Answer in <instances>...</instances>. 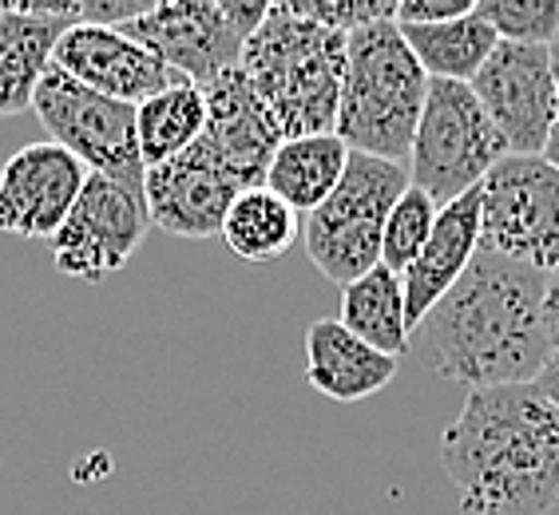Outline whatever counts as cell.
<instances>
[{
  "instance_id": "13",
  "label": "cell",
  "mask_w": 559,
  "mask_h": 515,
  "mask_svg": "<svg viewBox=\"0 0 559 515\" xmlns=\"http://www.w3.org/2000/svg\"><path fill=\"white\" fill-rule=\"evenodd\" d=\"M250 191L238 175H230L218 159H211L199 143L183 151L179 159L151 167L143 179L151 226L175 238H218L223 235L226 211L235 199Z\"/></svg>"
},
{
  "instance_id": "15",
  "label": "cell",
  "mask_w": 559,
  "mask_h": 515,
  "mask_svg": "<svg viewBox=\"0 0 559 515\" xmlns=\"http://www.w3.org/2000/svg\"><path fill=\"white\" fill-rule=\"evenodd\" d=\"M52 68L119 104H143L163 87L183 84L147 48L128 40L119 28H99V24H72L56 44Z\"/></svg>"
},
{
  "instance_id": "7",
  "label": "cell",
  "mask_w": 559,
  "mask_h": 515,
  "mask_svg": "<svg viewBox=\"0 0 559 515\" xmlns=\"http://www.w3.org/2000/svg\"><path fill=\"white\" fill-rule=\"evenodd\" d=\"M270 4L235 0H159L143 16L119 24V33L147 48L183 84L206 87L223 72L238 68L247 40L262 28Z\"/></svg>"
},
{
  "instance_id": "25",
  "label": "cell",
  "mask_w": 559,
  "mask_h": 515,
  "mask_svg": "<svg viewBox=\"0 0 559 515\" xmlns=\"http://www.w3.org/2000/svg\"><path fill=\"white\" fill-rule=\"evenodd\" d=\"M476 12L504 44L551 48L559 40V0H480Z\"/></svg>"
},
{
  "instance_id": "16",
  "label": "cell",
  "mask_w": 559,
  "mask_h": 515,
  "mask_svg": "<svg viewBox=\"0 0 559 515\" xmlns=\"http://www.w3.org/2000/svg\"><path fill=\"white\" fill-rule=\"evenodd\" d=\"M72 24H80V4L0 0V119L33 108L36 84Z\"/></svg>"
},
{
  "instance_id": "29",
  "label": "cell",
  "mask_w": 559,
  "mask_h": 515,
  "mask_svg": "<svg viewBox=\"0 0 559 515\" xmlns=\"http://www.w3.org/2000/svg\"><path fill=\"white\" fill-rule=\"evenodd\" d=\"M532 388H536L539 397L548 400V405L559 412V349H556V354H548V361H544V369L536 373Z\"/></svg>"
},
{
  "instance_id": "20",
  "label": "cell",
  "mask_w": 559,
  "mask_h": 515,
  "mask_svg": "<svg viewBox=\"0 0 559 515\" xmlns=\"http://www.w3.org/2000/svg\"><path fill=\"white\" fill-rule=\"evenodd\" d=\"M337 322L354 333V337L373 345L377 354L393 357V361L409 354L413 330H409V318H405V286H401V274H393L385 266H373L369 274L349 282L342 290Z\"/></svg>"
},
{
  "instance_id": "26",
  "label": "cell",
  "mask_w": 559,
  "mask_h": 515,
  "mask_svg": "<svg viewBox=\"0 0 559 515\" xmlns=\"http://www.w3.org/2000/svg\"><path fill=\"white\" fill-rule=\"evenodd\" d=\"M294 16L301 21H313L330 28V33H357V28H369V24L381 21H397V4H334V0H286Z\"/></svg>"
},
{
  "instance_id": "22",
  "label": "cell",
  "mask_w": 559,
  "mask_h": 515,
  "mask_svg": "<svg viewBox=\"0 0 559 515\" xmlns=\"http://www.w3.org/2000/svg\"><path fill=\"white\" fill-rule=\"evenodd\" d=\"M218 238H223L226 250L238 262H250V266L278 262L301 238V215L294 206L282 203L274 191H266V187H250L226 211L223 235Z\"/></svg>"
},
{
  "instance_id": "5",
  "label": "cell",
  "mask_w": 559,
  "mask_h": 515,
  "mask_svg": "<svg viewBox=\"0 0 559 515\" xmlns=\"http://www.w3.org/2000/svg\"><path fill=\"white\" fill-rule=\"evenodd\" d=\"M409 167L377 155L349 151L342 183L318 211L301 218V247L318 274L334 286H349L373 266H381V238L389 211L409 191Z\"/></svg>"
},
{
  "instance_id": "24",
  "label": "cell",
  "mask_w": 559,
  "mask_h": 515,
  "mask_svg": "<svg viewBox=\"0 0 559 515\" xmlns=\"http://www.w3.org/2000/svg\"><path fill=\"white\" fill-rule=\"evenodd\" d=\"M437 211L441 206L432 203L420 187H409V191L401 194L397 206L389 211L385 238H381V266L393 270V274H405L413 266V258L420 254V247L429 242Z\"/></svg>"
},
{
  "instance_id": "12",
  "label": "cell",
  "mask_w": 559,
  "mask_h": 515,
  "mask_svg": "<svg viewBox=\"0 0 559 515\" xmlns=\"http://www.w3.org/2000/svg\"><path fill=\"white\" fill-rule=\"evenodd\" d=\"M87 167L60 143H28L0 167V235L48 238L64 226Z\"/></svg>"
},
{
  "instance_id": "19",
  "label": "cell",
  "mask_w": 559,
  "mask_h": 515,
  "mask_svg": "<svg viewBox=\"0 0 559 515\" xmlns=\"http://www.w3.org/2000/svg\"><path fill=\"white\" fill-rule=\"evenodd\" d=\"M345 163H349V147L330 135H298V140H282L274 151V159L266 167V191H274L286 206H294L298 215H310L334 194L342 183Z\"/></svg>"
},
{
  "instance_id": "28",
  "label": "cell",
  "mask_w": 559,
  "mask_h": 515,
  "mask_svg": "<svg viewBox=\"0 0 559 515\" xmlns=\"http://www.w3.org/2000/svg\"><path fill=\"white\" fill-rule=\"evenodd\" d=\"M544 333H548V349H559V266L544 278Z\"/></svg>"
},
{
  "instance_id": "3",
  "label": "cell",
  "mask_w": 559,
  "mask_h": 515,
  "mask_svg": "<svg viewBox=\"0 0 559 515\" xmlns=\"http://www.w3.org/2000/svg\"><path fill=\"white\" fill-rule=\"evenodd\" d=\"M242 75L266 104L282 140L330 135L345 80V36L294 16L290 4H270L262 28L247 40Z\"/></svg>"
},
{
  "instance_id": "8",
  "label": "cell",
  "mask_w": 559,
  "mask_h": 515,
  "mask_svg": "<svg viewBox=\"0 0 559 515\" xmlns=\"http://www.w3.org/2000/svg\"><path fill=\"white\" fill-rule=\"evenodd\" d=\"M33 111L48 128L52 143L72 151L87 175H104L111 183L143 191L147 167L135 143V104H119L68 80L60 68H48L33 92Z\"/></svg>"
},
{
  "instance_id": "11",
  "label": "cell",
  "mask_w": 559,
  "mask_h": 515,
  "mask_svg": "<svg viewBox=\"0 0 559 515\" xmlns=\"http://www.w3.org/2000/svg\"><path fill=\"white\" fill-rule=\"evenodd\" d=\"M473 92L500 131L508 155H544L556 119V68L551 48L496 44L476 72Z\"/></svg>"
},
{
  "instance_id": "14",
  "label": "cell",
  "mask_w": 559,
  "mask_h": 515,
  "mask_svg": "<svg viewBox=\"0 0 559 515\" xmlns=\"http://www.w3.org/2000/svg\"><path fill=\"white\" fill-rule=\"evenodd\" d=\"M206 96V128L199 135V147L218 159L230 175H238L247 187L266 183V167L274 151L282 147V128L266 111L242 68H230L218 80L203 87Z\"/></svg>"
},
{
  "instance_id": "2",
  "label": "cell",
  "mask_w": 559,
  "mask_h": 515,
  "mask_svg": "<svg viewBox=\"0 0 559 515\" xmlns=\"http://www.w3.org/2000/svg\"><path fill=\"white\" fill-rule=\"evenodd\" d=\"M441 468L464 515L559 507V412L532 385L473 388L441 432Z\"/></svg>"
},
{
  "instance_id": "18",
  "label": "cell",
  "mask_w": 559,
  "mask_h": 515,
  "mask_svg": "<svg viewBox=\"0 0 559 515\" xmlns=\"http://www.w3.org/2000/svg\"><path fill=\"white\" fill-rule=\"evenodd\" d=\"M393 376H397V361L354 337L337 318H318L306 330V381L322 397L354 405L389 388Z\"/></svg>"
},
{
  "instance_id": "10",
  "label": "cell",
  "mask_w": 559,
  "mask_h": 515,
  "mask_svg": "<svg viewBox=\"0 0 559 515\" xmlns=\"http://www.w3.org/2000/svg\"><path fill=\"white\" fill-rule=\"evenodd\" d=\"M147 230L151 215L143 191H128L104 175H87L64 226L52 235V262L64 278L104 282L135 258Z\"/></svg>"
},
{
  "instance_id": "21",
  "label": "cell",
  "mask_w": 559,
  "mask_h": 515,
  "mask_svg": "<svg viewBox=\"0 0 559 515\" xmlns=\"http://www.w3.org/2000/svg\"><path fill=\"white\" fill-rule=\"evenodd\" d=\"M206 128V96L194 84H171L135 104V143L143 167H163L199 143Z\"/></svg>"
},
{
  "instance_id": "4",
  "label": "cell",
  "mask_w": 559,
  "mask_h": 515,
  "mask_svg": "<svg viewBox=\"0 0 559 515\" xmlns=\"http://www.w3.org/2000/svg\"><path fill=\"white\" fill-rule=\"evenodd\" d=\"M429 75L417 64L397 21H381L345 36V80L334 135L349 151L409 163Z\"/></svg>"
},
{
  "instance_id": "17",
  "label": "cell",
  "mask_w": 559,
  "mask_h": 515,
  "mask_svg": "<svg viewBox=\"0 0 559 515\" xmlns=\"http://www.w3.org/2000/svg\"><path fill=\"white\" fill-rule=\"evenodd\" d=\"M480 203H485L480 187L461 194V199H452V203H444L437 211L429 242L413 258V266L401 274L409 330H417L429 318L432 306L461 282V274L480 254Z\"/></svg>"
},
{
  "instance_id": "9",
  "label": "cell",
  "mask_w": 559,
  "mask_h": 515,
  "mask_svg": "<svg viewBox=\"0 0 559 515\" xmlns=\"http://www.w3.org/2000/svg\"><path fill=\"white\" fill-rule=\"evenodd\" d=\"M480 247L551 274L559 266V171L539 155H508L480 183Z\"/></svg>"
},
{
  "instance_id": "30",
  "label": "cell",
  "mask_w": 559,
  "mask_h": 515,
  "mask_svg": "<svg viewBox=\"0 0 559 515\" xmlns=\"http://www.w3.org/2000/svg\"><path fill=\"white\" fill-rule=\"evenodd\" d=\"M551 68H556V119H551V135H548V147L539 159H548L551 167L559 171V40L551 44Z\"/></svg>"
},
{
  "instance_id": "23",
  "label": "cell",
  "mask_w": 559,
  "mask_h": 515,
  "mask_svg": "<svg viewBox=\"0 0 559 515\" xmlns=\"http://www.w3.org/2000/svg\"><path fill=\"white\" fill-rule=\"evenodd\" d=\"M401 36L429 80H452V84H473L476 72L500 44V36L480 12H468L449 24H429V28H401Z\"/></svg>"
},
{
  "instance_id": "6",
  "label": "cell",
  "mask_w": 559,
  "mask_h": 515,
  "mask_svg": "<svg viewBox=\"0 0 559 515\" xmlns=\"http://www.w3.org/2000/svg\"><path fill=\"white\" fill-rule=\"evenodd\" d=\"M508 159L500 131L480 108L473 84L429 80L417 135L409 151V183L444 206L485 183L496 163Z\"/></svg>"
},
{
  "instance_id": "1",
  "label": "cell",
  "mask_w": 559,
  "mask_h": 515,
  "mask_svg": "<svg viewBox=\"0 0 559 515\" xmlns=\"http://www.w3.org/2000/svg\"><path fill=\"white\" fill-rule=\"evenodd\" d=\"M539 270L485 250L413 330L417 354L444 381L473 388L532 385L548 361Z\"/></svg>"
},
{
  "instance_id": "27",
  "label": "cell",
  "mask_w": 559,
  "mask_h": 515,
  "mask_svg": "<svg viewBox=\"0 0 559 515\" xmlns=\"http://www.w3.org/2000/svg\"><path fill=\"white\" fill-rule=\"evenodd\" d=\"M476 12L473 0H401L397 24L401 28H429V24H449Z\"/></svg>"
}]
</instances>
